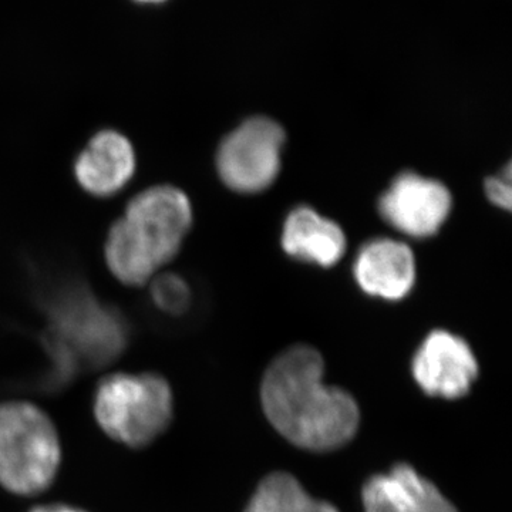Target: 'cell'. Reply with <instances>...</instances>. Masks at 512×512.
I'll list each match as a JSON object with an SVG mask.
<instances>
[{
	"label": "cell",
	"instance_id": "obj_1",
	"mask_svg": "<svg viewBox=\"0 0 512 512\" xmlns=\"http://www.w3.org/2000/svg\"><path fill=\"white\" fill-rule=\"evenodd\" d=\"M325 362L318 350L295 345L275 357L261 384L266 419L293 446L332 451L348 444L359 429L356 400L323 383Z\"/></svg>",
	"mask_w": 512,
	"mask_h": 512
},
{
	"label": "cell",
	"instance_id": "obj_2",
	"mask_svg": "<svg viewBox=\"0 0 512 512\" xmlns=\"http://www.w3.org/2000/svg\"><path fill=\"white\" fill-rule=\"evenodd\" d=\"M43 336L50 357V382L67 383L77 372L110 365L126 349V320L82 288L60 291L47 302Z\"/></svg>",
	"mask_w": 512,
	"mask_h": 512
},
{
	"label": "cell",
	"instance_id": "obj_3",
	"mask_svg": "<svg viewBox=\"0 0 512 512\" xmlns=\"http://www.w3.org/2000/svg\"><path fill=\"white\" fill-rule=\"evenodd\" d=\"M62 460L59 434L42 409L28 402L0 404V485L37 495L53 484Z\"/></svg>",
	"mask_w": 512,
	"mask_h": 512
},
{
	"label": "cell",
	"instance_id": "obj_4",
	"mask_svg": "<svg viewBox=\"0 0 512 512\" xmlns=\"http://www.w3.org/2000/svg\"><path fill=\"white\" fill-rule=\"evenodd\" d=\"M93 410L107 436L127 447L143 448L170 426L173 392L163 376L117 373L97 386Z\"/></svg>",
	"mask_w": 512,
	"mask_h": 512
},
{
	"label": "cell",
	"instance_id": "obj_5",
	"mask_svg": "<svg viewBox=\"0 0 512 512\" xmlns=\"http://www.w3.org/2000/svg\"><path fill=\"white\" fill-rule=\"evenodd\" d=\"M286 134L269 117L245 120L222 140L217 171L222 183L239 194L268 190L281 173Z\"/></svg>",
	"mask_w": 512,
	"mask_h": 512
},
{
	"label": "cell",
	"instance_id": "obj_6",
	"mask_svg": "<svg viewBox=\"0 0 512 512\" xmlns=\"http://www.w3.org/2000/svg\"><path fill=\"white\" fill-rule=\"evenodd\" d=\"M120 221L137 247L160 269L180 252L190 232L191 201L178 188L157 185L128 202Z\"/></svg>",
	"mask_w": 512,
	"mask_h": 512
},
{
	"label": "cell",
	"instance_id": "obj_7",
	"mask_svg": "<svg viewBox=\"0 0 512 512\" xmlns=\"http://www.w3.org/2000/svg\"><path fill=\"white\" fill-rule=\"evenodd\" d=\"M380 217L409 238L436 235L446 224L453 197L440 181L416 173L397 175L379 198Z\"/></svg>",
	"mask_w": 512,
	"mask_h": 512
},
{
	"label": "cell",
	"instance_id": "obj_8",
	"mask_svg": "<svg viewBox=\"0 0 512 512\" xmlns=\"http://www.w3.org/2000/svg\"><path fill=\"white\" fill-rule=\"evenodd\" d=\"M412 373L427 396L457 400L470 393L478 377V362L466 340L437 329L417 349Z\"/></svg>",
	"mask_w": 512,
	"mask_h": 512
},
{
	"label": "cell",
	"instance_id": "obj_9",
	"mask_svg": "<svg viewBox=\"0 0 512 512\" xmlns=\"http://www.w3.org/2000/svg\"><path fill=\"white\" fill-rule=\"evenodd\" d=\"M353 275L367 295L384 301L406 298L416 284V258L406 242L376 238L357 252Z\"/></svg>",
	"mask_w": 512,
	"mask_h": 512
},
{
	"label": "cell",
	"instance_id": "obj_10",
	"mask_svg": "<svg viewBox=\"0 0 512 512\" xmlns=\"http://www.w3.org/2000/svg\"><path fill=\"white\" fill-rule=\"evenodd\" d=\"M365 512H458L437 485L409 464L376 474L363 485Z\"/></svg>",
	"mask_w": 512,
	"mask_h": 512
},
{
	"label": "cell",
	"instance_id": "obj_11",
	"mask_svg": "<svg viewBox=\"0 0 512 512\" xmlns=\"http://www.w3.org/2000/svg\"><path fill=\"white\" fill-rule=\"evenodd\" d=\"M136 153L126 136L114 130L97 133L74 163V175L84 191L111 197L136 173Z\"/></svg>",
	"mask_w": 512,
	"mask_h": 512
},
{
	"label": "cell",
	"instance_id": "obj_12",
	"mask_svg": "<svg viewBox=\"0 0 512 512\" xmlns=\"http://www.w3.org/2000/svg\"><path fill=\"white\" fill-rule=\"evenodd\" d=\"M281 244L298 261L330 268L343 258L348 242L339 224L303 205L286 218Z\"/></svg>",
	"mask_w": 512,
	"mask_h": 512
},
{
	"label": "cell",
	"instance_id": "obj_13",
	"mask_svg": "<svg viewBox=\"0 0 512 512\" xmlns=\"http://www.w3.org/2000/svg\"><path fill=\"white\" fill-rule=\"evenodd\" d=\"M244 512H339L313 498L291 474L276 471L259 483Z\"/></svg>",
	"mask_w": 512,
	"mask_h": 512
},
{
	"label": "cell",
	"instance_id": "obj_14",
	"mask_svg": "<svg viewBox=\"0 0 512 512\" xmlns=\"http://www.w3.org/2000/svg\"><path fill=\"white\" fill-rule=\"evenodd\" d=\"M104 249L111 274L123 284H147L158 271L157 266L134 244L120 220L110 228Z\"/></svg>",
	"mask_w": 512,
	"mask_h": 512
},
{
	"label": "cell",
	"instance_id": "obj_15",
	"mask_svg": "<svg viewBox=\"0 0 512 512\" xmlns=\"http://www.w3.org/2000/svg\"><path fill=\"white\" fill-rule=\"evenodd\" d=\"M151 299L167 315H183L191 305V289L180 276L163 275L154 281Z\"/></svg>",
	"mask_w": 512,
	"mask_h": 512
},
{
	"label": "cell",
	"instance_id": "obj_16",
	"mask_svg": "<svg viewBox=\"0 0 512 512\" xmlns=\"http://www.w3.org/2000/svg\"><path fill=\"white\" fill-rule=\"evenodd\" d=\"M484 192L488 201L501 210L510 211L512 204V188H511V165L501 171L500 174L493 175L488 178L484 184Z\"/></svg>",
	"mask_w": 512,
	"mask_h": 512
},
{
	"label": "cell",
	"instance_id": "obj_17",
	"mask_svg": "<svg viewBox=\"0 0 512 512\" xmlns=\"http://www.w3.org/2000/svg\"><path fill=\"white\" fill-rule=\"evenodd\" d=\"M29 512H86L66 504H47L32 508Z\"/></svg>",
	"mask_w": 512,
	"mask_h": 512
},
{
	"label": "cell",
	"instance_id": "obj_18",
	"mask_svg": "<svg viewBox=\"0 0 512 512\" xmlns=\"http://www.w3.org/2000/svg\"><path fill=\"white\" fill-rule=\"evenodd\" d=\"M138 2L158 3V2H164V0H138Z\"/></svg>",
	"mask_w": 512,
	"mask_h": 512
}]
</instances>
